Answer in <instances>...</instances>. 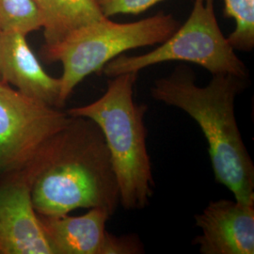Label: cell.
I'll return each instance as SVG.
<instances>
[{
    "label": "cell",
    "instance_id": "ba28073f",
    "mask_svg": "<svg viewBox=\"0 0 254 254\" xmlns=\"http://www.w3.org/2000/svg\"><path fill=\"white\" fill-rule=\"evenodd\" d=\"M0 254H52L25 171L0 173Z\"/></svg>",
    "mask_w": 254,
    "mask_h": 254
},
{
    "label": "cell",
    "instance_id": "3957f363",
    "mask_svg": "<svg viewBox=\"0 0 254 254\" xmlns=\"http://www.w3.org/2000/svg\"><path fill=\"white\" fill-rule=\"evenodd\" d=\"M136 79L137 73L110 77L100 98L66 111L71 117L89 119L100 128L118 183L120 204L127 210L145 208L154 193L144 122L148 106L134 101Z\"/></svg>",
    "mask_w": 254,
    "mask_h": 254
},
{
    "label": "cell",
    "instance_id": "5b68a950",
    "mask_svg": "<svg viewBox=\"0 0 254 254\" xmlns=\"http://www.w3.org/2000/svg\"><path fill=\"white\" fill-rule=\"evenodd\" d=\"M185 62L200 65L212 74L230 73L248 78L245 64L218 26L215 0H194L187 21L154 50L138 56L120 55L102 69L108 77L137 73L152 65Z\"/></svg>",
    "mask_w": 254,
    "mask_h": 254
},
{
    "label": "cell",
    "instance_id": "7a4b0ae2",
    "mask_svg": "<svg viewBox=\"0 0 254 254\" xmlns=\"http://www.w3.org/2000/svg\"><path fill=\"white\" fill-rule=\"evenodd\" d=\"M205 87L180 65L154 82V100L181 109L200 127L208 143L215 180L231 191L236 200L254 203V164L246 148L236 116V99L245 91L248 78L230 73L212 74Z\"/></svg>",
    "mask_w": 254,
    "mask_h": 254
},
{
    "label": "cell",
    "instance_id": "9c48e42d",
    "mask_svg": "<svg viewBox=\"0 0 254 254\" xmlns=\"http://www.w3.org/2000/svg\"><path fill=\"white\" fill-rule=\"evenodd\" d=\"M195 221L201 234L193 244L200 254H254V203L212 201Z\"/></svg>",
    "mask_w": 254,
    "mask_h": 254
},
{
    "label": "cell",
    "instance_id": "52a82bcc",
    "mask_svg": "<svg viewBox=\"0 0 254 254\" xmlns=\"http://www.w3.org/2000/svg\"><path fill=\"white\" fill-rule=\"evenodd\" d=\"M52 254H136L143 247L135 236H117L107 230L110 218L103 208H91L85 215L45 216L38 214Z\"/></svg>",
    "mask_w": 254,
    "mask_h": 254
},
{
    "label": "cell",
    "instance_id": "8992f818",
    "mask_svg": "<svg viewBox=\"0 0 254 254\" xmlns=\"http://www.w3.org/2000/svg\"><path fill=\"white\" fill-rule=\"evenodd\" d=\"M69 120L61 109L0 80V173L25 170Z\"/></svg>",
    "mask_w": 254,
    "mask_h": 254
},
{
    "label": "cell",
    "instance_id": "8fae6325",
    "mask_svg": "<svg viewBox=\"0 0 254 254\" xmlns=\"http://www.w3.org/2000/svg\"><path fill=\"white\" fill-rule=\"evenodd\" d=\"M43 20L45 46H53L75 29L105 18L96 0H36Z\"/></svg>",
    "mask_w": 254,
    "mask_h": 254
},
{
    "label": "cell",
    "instance_id": "4fadbf2b",
    "mask_svg": "<svg viewBox=\"0 0 254 254\" xmlns=\"http://www.w3.org/2000/svg\"><path fill=\"white\" fill-rule=\"evenodd\" d=\"M224 15L236 22L228 37L235 50L250 52L254 47V0H224Z\"/></svg>",
    "mask_w": 254,
    "mask_h": 254
},
{
    "label": "cell",
    "instance_id": "7c38bea8",
    "mask_svg": "<svg viewBox=\"0 0 254 254\" xmlns=\"http://www.w3.org/2000/svg\"><path fill=\"white\" fill-rule=\"evenodd\" d=\"M43 27L36 0H0V31L27 36Z\"/></svg>",
    "mask_w": 254,
    "mask_h": 254
},
{
    "label": "cell",
    "instance_id": "30bf717a",
    "mask_svg": "<svg viewBox=\"0 0 254 254\" xmlns=\"http://www.w3.org/2000/svg\"><path fill=\"white\" fill-rule=\"evenodd\" d=\"M26 37L0 31V80L28 97L62 109L61 79L46 73Z\"/></svg>",
    "mask_w": 254,
    "mask_h": 254
},
{
    "label": "cell",
    "instance_id": "277c9868",
    "mask_svg": "<svg viewBox=\"0 0 254 254\" xmlns=\"http://www.w3.org/2000/svg\"><path fill=\"white\" fill-rule=\"evenodd\" d=\"M181 26L173 14L158 12L133 23L101 19L75 29L60 43L43 46L42 56L48 63H61V104L64 107L74 88L124 52L160 45Z\"/></svg>",
    "mask_w": 254,
    "mask_h": 254
},
{
    "label": "cell",
    "instance_id": "6da1fadb",
    "mask_svg": "<svg viewBox=\"0 0 254 254\" xmlns=\"http://www.w3.org/2000/svg\"><path fill=\"white\" fill-rule=\"evenodd\" d=\"M23 171L38 214L103 208L112 216L120 205L109 148L100 128L89 119L70 116Z\"/></svg>",
    "mask_w": 254,
    "mask_h": 254
},
{
    "label": "cell",
    "instance_id": "5bb4252c",
    "mask_svg": "<svg viewBox=\"0 0 254 254\" xmlns=\"http://www.w3.org/2000/svg\"><path fill=\"white\" fill-rule=\"evenodd\" d=\"M164 0H96L107 18L117 14H139Z\"/></svg>",
    "mask_w": 254,
    "mask_h": 254
}]
</instances>
